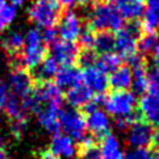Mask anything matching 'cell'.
Here are the masks:
<instances>
[{"label":"cell","mask_w":159,"mask_h":159,"mask_svg":"<svg viewBox=\"0 0 159 159\" xmlns=\"http://www.w3.org/2000/svg\"><path fill=\"white\" fill-rule=\"evenodd\" d=\"M152 159H159V155H155V157L152 155Z\"/></svg>","instance_id":"7dc6e473"},{"label":"cell","mask_w":159,"mask_h":159,"mask_svg":"<svg viewBox=\"0 0 159 159\" xmlns=\"http://www.w3.org/2000/svg\"><path fill=\"white\" fill-rule=\"evenodd\" d=\"M59 128L74 141L82 142L87 137L86 117L74 108H62L59 113Z\"/></svg>","instance_id":"5b68a950"},{"label":"cell","mask_w":159,"mask_h":159,"mask_svg":"<svg viewBox=\"0 0 159 159\" xmlns=\"http://www.w3.org/2000/svg\"><path fill=\"white\" fill-rule=\"evenodd\" d=\"M130 70H132V88L135 93H145L147 91V69L138 55L130 58Z\"/></svg>","instance_id":"5bb4252c"},{"label":"cell","mask_w":159,"mask_h":159,"mask_svg":"<svg viewBox=\"0 0 159 159\" xmlns=\"http://www.w3.org/2000/svg\"><path fill=\"white\" fill-rule=\"evenodd\" d=\"M30 21L38 26L53 28L61 19V5L55 0H33L28 9Z\"/></svg>","instance_id":"3957f363"},{"label":"cell","mask_w":159,"mask_h":159,"mask_svg":"<svg viewBox=\"0 0 159 159\" xmlns=\"http://www.w3.org/2000/svg\"><path fill=\"white\" fill-rule=\"evenodd\" d=\"M58 30L55 29V28L53 26V28H46V29L43 30V33H42V39H43V43L45 45H52L54 43V42H57L58 41Z\"/></svg>","instance_id":"836d02e7"},{"label":"cell","mask_w":159,"mask_h":159,"mask_svg":"<svg viewBox=\"0 0 159 159\" xmlns=\"http://www.w3.org/2000/svg\"><path fill=\"white\" fill-rule=\"evenodd\" d=\"M139 112L151 126H159V95L146 93L139 101Z\"/></svg>","instance_id":"9a60e30c"},{"label":"cell","mask_w":159,"mask_h":159,"mask_svg":"<svg viewBox=\"0 0 159 159\" xmlns=\"http://www.w3.org/2000/svg\"><path fill=\"white\" fill-rule=\"evenodd\" d=\"M16 17V8L7 0H0V32L8 28Z\"/></svg>","instance_id":"83f0119b"},{"label":"cell","mask_w":159,"mask_h":159,"mask_svg":"<svg viewBox=\"0 0 159 159\" xmlns=\"http://www.w3.org/2000/svg\"><path fill=\"white\" fill-rule=\"evenodd\" d=\"M24 2L25 0H9V4L13 5V7L16 8V7H20V5L24 4Z\"/></svg>","instance_id":"ee69618b"},{"label":"cell","mask_w":159,"mask_h":159,"mask_svg":"<svg viewBox=\"0 0 159 159\" xmlns=\"http://www.w3.org/2000/svg\"><path fill=\"white\" fill-rule=\"evenodd\" d=\"M86 124L87 129L92 133L93 137H101L107 135L111 130V118L105 113V111L100 109V108H95V109L86 112Z\"/></svg>","instance_id":"4fadbf2b"},{"label":"cell","mask_w":159,"mask_h":159,"mask_svg":"<svg viewBox=\"0 0 159 159\" xmlns=\"http://www.w3.org/2000/svg\"><path fill=\"white\" fill-rule=\"evenodd\" d=\"M82 83V71L74 66L62 67L55 75V84L61 89H70Z\"/></svg>","instance_id":"d6986e66"},{"label":"cell","mask_w":159,"mask_h":159,"mask_svg":"<svg viewBox=\"0 0 159 159\" xmlns=\"http://www.w3.org/2000/svg\"><path fill=\"white\" fill-rule=\"evenodd\" d=\"M89 26L98 32H118L124 25V19L112 4L103 3L92 8L89 13Z\"/></svg>","instance_id":"6da1fadb"},{"label":"cell","mask_w":159,"mask_h":159,"mask_svg":"<svg viewBox=\"0 0 159 159\" xmlns=\"http://www.w3.org/2000/svg\"><path fill=\"white\" fill-rule=\"evenodd\" d=\"M78 62L80 63L83 69H87V67H91L96 63V55L93 52H91V50H84V52L79 54Z\"/></svg>","instance_id":"4dcf8cb0"},{"label":"cell","mask_w":159,"mask_h":159,"mask_svg":"<svg viewBox=\"0 0 159 159\" xmlns=\"http://www.w3.org/2000/svg\"><path fill=\"white\" fill-rule=\"evenodd\" d=\"M103 105L105 113L116 118L129 117L134 115L137 107V98L130 91H115L107 98H103Z\"/></svg>","instance_id":"277c9868"},{"label":"cell","mask_w":159,"mask_h":159,"mask_svg":"<svg viewBox=\"0 0 159 159\" xmlns=\"http://www.w3.org/2000/svg\"><path fill=\"white\" fill-rule=\"evenodd\" d=\"M126 157L129 159H152L151 152L147 149H133Z\"/></svg>","instance_id":"8d00e7d4"},{"label":"cell","mask_w":159,"mask_h":159,"mask_svg":"<svg viewBox=\"0 0 159 159\" xmlns=\"http://www.w3.org/2000/svg\"><path fill=\"white\" fill-rule=\"evenodd\" d=\"M109 79V86L115 91H128L132 87V70L130 67L121 66L120 69L112 72Z\"/></svg>","instance_id":"603a6c76"},{"label":"cell","mask_w":159,"mask_h":159,"mask_svg":"<svg viewBox=\"0 0 159 159\" xmlns=\"http://www.w3.org/2000/svg\"><path fill=\"white\" fill-rule=\"evenodd\" d=\"M8 96H9L8 84H5L4 82H0V112L4 111V107H5V103H7V100H8Z\"/></svg>","instance_id":"74e56055"},{"label":"cell","mask_w":159,"mask_h":159,"mask_svg":"<svg viewBox=\"0 0 159 159\" xmlns=\"http://www.w3.org/2000/svg\"><path fill=\"white\" fill-rule=\"evenodd\" d=\"M98 0H79V3L83 4V5H87V4H92V3H96Z\"/></svg>","instance_id":"f6af8a7d"},{"label":"cell","mask_w":159,"mask_h":159,"mask_svg":"<svg viewBox=\"0 0 159 159\" xmlns=\"http://www.w3.org/2000/svg\"><path fill=\"white\" fill-rule=\"evenodd\" d=\"M99 150L101 159H124L121 142L116 135L111 133H108L103 137Z\"/></svg>","instance_id":"44dd1931"},{"label":"cell","mask_w":159,"mask_h":159,"mask_svg":"<svg viewBox=\"0 0 159 159\" xmlns=\"http://www.w3.org/2000/svg\"><path fill=\"white\" fill-rule=\"evenodd\" d=\"M96 66L99 67L101 71L107 72H113L116 71L117 69L121 67V57L118 55L117 53H107L103 54L99 59H96Z\"/></svg>","instance_id":"4316f807"},{"label":"cell","mask_w":159,"mask_h":159,"mask_svg":"<svg viewBox=\"0 0 159 159\" xmlns=\"http://www.w3.org/2000/svg\"><path fill=\"white\" fill-rule=\"evenodd\" d=\"M152 61H154V69L159 71V45L152 53Z\"/></svg>","instance_id":"ab89813d"},{"label":"cell","mask_w":159,"mask_h":159,"mask_svg":"<svg viewBox=\"0 0 159 159\" xmlns=\"http://www.w3.org/2000/svg\"><path fill=\"white\" fill-rule=\"evenodd\" d=\"M9 92L16 98L25 100L33 92V78L24 67L13 66L9 74Z\"/></svg>","instance_id":"52a82bcc"},{"label":"cell","mask_w":159,"mask_h":159,"mask_svg":"<svg viewBox=\"0 0 159 159\" xmlns=\"http://www.w3.org/2000/svg\"><path fill=\"white\" fill-rule=\"evenodd\" d=\"M147 91L159 95V71L155 69L147 71Z\"/></svg>","instance_id":"f546056e"},{"label":"cell","mask_w":159,"mask_h":159,"mask_svg":"<svg viewBox=\"0 0 159 159\" xmlns=\"http://www.w3.org/2000/svg\"><path fill=\"white\" fill-rule=\"evenodd\" d=\"M79 159H101L99 147L91 146L87 149H80V158Z\"/></svg>","instance_id":"e575fe53"},{"label":"cell","mask_w":159,"mask_h":159,"mask_svg":"<svg viewBox=\"0 0 159 159\" xmlns=\"http://www.w3.org/2000/svg\"><path fill=\"white\" fill-rule=\"evenodd\" d=\"M4 111H5L7 116L12 121H15V120H24V118H26V112L28 111L25 108L24 100L16 98V96L12 95L11 92H9L7 103H5Z\"/></svg>","instance_id":"cb8c5ba5"},{"label":"cell","mask_w":159,"mask_h":159,"mask_svg":"<svg viewBox=\"0 0 159 159\" xmlns=\"http://www.w3.org/2000/svg\"><path fill=\"white\" fill-rule=\"evenodd\" d=\"M82 30H83L82 22L76 12L67 11V12H65L61 16L58 36L62 38V41H69V42L76 41Z\"/></svg>","instance_id":"8fae6325"},{"label":"cell","mask_w":159,"mask_h":159,"mask_svg":"<svg viewBox=\"0 0 159 159\" xmlns=\"http://www.w3.org/2000/svg\"><path fill=\"white\" fill-rule=\"evenodd\" d=\"M82 82L84 86L91 89L92 93H98V96L103 95L109 86L108 75L96 65L84 69V71L82 72Z\"/></svg>","instance_id":"7c38bea8"},{"label":"cell","mask_w":159,"mask_h":159,"mask_svg":"<svg viewBox=\"0 0 159 159\" xmlns=\"http://www.w3.org/2000/svg\"><path fill=\"white\" fill-rule=\"evenodd\" d=\"M62 111V103H52L38 107L33 112L37 116L39 125L53 135L59 133V113Z\"/></svg>","instance_id":"ba28073f"},{"label":"cell","mask_w":159,"mask_h":159,"mask_svg":"<svg viewBox=\"0 0 159 159\" xmlns=\"http://www.w3.org/2000/svg\"><path fill=\"white\" fill-rule=\"evenodd\" d=\"M0 159H8V154H7V151L4 150L3 143H2V138H0Z\"/></svg>","instance_id":"7bdbcfd3"},{"label":"cell","mask_w":159,"mask_h":159,"mask_svg":"<svg viewBox=\"0 0 159 159\" xmlns=\"http://www.w3.org/2000/svg\"><path fill=\"white\" fill-rule=\"evenodd\" d=\"M52 58L62 67L72 66L75 62H78L79 58V48L75 42L69 41H57L52 45Z\"/></svg>","instance_id":"30bf717a"},{"label":"cell","mask_w":159,"mask_h":159,"mask_svg":"<svg viewBox=\"0 0 159 159\" xmlns=\"http://www.w3.org/2000/svg\"><path fill=\"white\" fill-rule=\"evenodd\" d=\"M46 45L43 43L42 33L38 29H30L25 36V43L20 54V62L24 67L33 71L46 58Z\"/></svg>","instance_id":"7a4b0ae2"},{"label":"cell","mask_w":159,"mask_h":159,"mask_svg":"<svg viewBox=\"0 0 159 159\" xmlns=\"http://www.w3.org/2000/svg\"><path fill=\"white\" fill-rule=\"evenodd\" d=\"M93 38H95V34L92 30H82L78 37V41L86 50H89L93 45Z\"/></svg>","instance_id":"d6a6232c"},{"label":"cell","mask_w":159,"mask_h":159,"mask_svg":"<svg viewBox=\"0 0 159 159\" xmlns=\"http://www.w3.org/2000/svg\"><path fill=\"white\" fill-rule=\"evenodd\" d=\"M146 8V0H118L116 3V9L122 19L135 21L143 15Z\"/></svg>","instance_id":"ac0fdd59"},{"label":"cell","mask_w":159,"mask_h":159,"mask_svg":"<svg viewBox=\"0 0 159 159\" xmlns=\"http://www.w3.org/2000/svg\"><path fill=\"white\" fill-rule=\"evenodd\" d=\"M59 70V65L52 58V57H46L41 63H39L34 70H33V79H36L38 83L42 82H50V79L55 78L57 72Z\"/></svg>","instance_id":"7402d4cb"},{"label":"cell","mask_w":159,"mask_h":159,"mask_svg":"<svg viewBox=\"0 0 159 159\" xmlns=\"http://www.w3.org/2000/svg\"><path fill=\"white\" fill-rule=\"evenodd\" d=\"M138 36L139 25L130 24L126 28H121L115 37V49L120 57H124L128 61L137 55L138 50Z\"/></svg>","instance_id":"8992f818"},{"label":"cell","mask_w":159,"mask_h":159,"mask_svg":"<svg viewBox=\"0 0 159 159\" xmlns=\"http://www.w3.org/2000/svg\"><path fill=\"white\" fill-rule=\"evenodd\" d=\"M25 37L19 30H12L5 34L2 39V48L7 53L12 61H20V54L24 49Z\"/></svg>","instance_id":"e0dca14e"},{"label":"cell","mask_w":159,"mask_h":159,"mask_svg":"<svg viewBox=\"0 0 159 159\" xmlns=\"http://www.w3.org/2000/svg\"><path fill=\"white\" fill-rule=\"evenodd\" d=\"M39 159H59L57 155H54L50 150H45L39 154Z\"/></svg>","instance_id":"f35d334b"},{"label":"cell","mask_w":159,"mask_h":159,"mask_svg":"<svg viewBox=\"0 0 159 159\" xmlns=\"http://www.w3.org/2000/svg\"><path fill=\"white\" fill-rule=\"evenodd\" d=\"M142 28L146 33H155L159 28V7L147 4L142 15Z\"/></svg>","instance_id":"d4e9b609"},{"label":"cell","mask_w":159,"mask_h":159,"mask_svg":"<svg viewBox=\"0 0 159 159\" xmlns=\"http://www.w3.org/2000/svg\"><path fill=\"white\" fill-rule=\"evenodd\" d=\"M92 48L96 53H100L101 55L112 53V50L115 49V37L108 32H99L98 34H95Z\"/></svg>","instance_id":"484cf974"},{"label":"cell","mask_w":159,"mask_h":159,"mask_svg":"<svg viewBox=\"0 0 159 159\" xmlns=\"http://www.w3.org/2000/svg\"><path fill=\"white\" fill-rule=\"evenodd\" d=\"M92 99H93V93L91 92V89L84 86L83 83L67 89V92H66V101L74 109H75V108L86 107L88 103L92 101Z\"/></svg>","instance_id":"ffe728a7"},{"label":"cell","mask_w":159,"mask_h":159,"mask_svg":"<svg viewBox=\"0 0 159 159\" xmlns=\"http://www.w3.org/2000/svg\"><path fill=\"white\" fill-rule=\"evenodd\" d=\"M152 126L145 121H134L128 129L126 141L133 149H146L152 142Z\"/></svg>","instance_id":"9c48e42d"},{"label":"cell","mask_w":159,"mask_h":159,"mask_svg":"<svg viewBox=\"0 0 159 159\" xmlns=\"http://www.w3.org/2000/svg\"><path fill=\"white\" fill-rule=\"evenodd\" d=\"M50 151L57 157H62L66 159H72L76 155L78 147L74 139L65 133H57L53 135L52 142H50Z\"/></svg>","instance_id":"2e32d148"},{"label":"cell","mask_w":159,"mask_h":159,"mask_svg":"<svg viewBox=\"0 0 159 159\" xmlns=\"http://www.w3.org/2000/svg\"><path fill=\"white\" fill-rule=\"evenodd\" d=\"M26 125H28L26 118H24V120H15L11 122V132H12L15 138L22 137V134H24L26 130Z\"/></svg>","instance_id":"1f68e13d"},{"label":"cell","mask_w":159,"mask_h":159,"mask_svg":"<svg viewBox=\"0 0 159 159\" xmlns=\"http://www.w3.org/2000/svg\"><path fill=\"white\" fill-rule=\"evenodd\" d=\"M107 2H108V4H116L118 0H107Z\"/></svg>","instance_id":"bcb514c9"},{"label":"cell","mask_w":159,"mask_h":159,"mask_svg":"<svg viewBox=\"0 0 159 159\" xmlns=\"http://www.w3.org/2000/svg\"><path fill=\"white\" fill-rule=\"evenodd\" d=\"M55 2L58 3L59 5H62V7L70 8V7H72V5L76 3V0H55Z\"/></svg>","instance_id":"b9f144b4"},{"label":"cell","mask_w":159,"mask_h":159,"mask_svg":"<svg viewBox=\"0 0 159 159\" xmlns=\"http://www.w3.org/2000/svg\"><path fill=\"white\" fill-rule=\"evenodd\" d=\"M158 45H159V38L155 33H146L145 36L138 38V50L143 54L154 53Z\"/></svg>","instance_id":"f1b7e54d"},{"label":"cell","mask_w":159,"mask_h":159,"mask_svg":"<svg viewBox=\"0 0 159 159\" xmlns=\"http://www.w3.org/2000/svg\"><path fill=\"white\" fill-rule=\"evenodd\" d=\"M124 159H129V158H128V157H125V158H124Z\"/></svg>","instance_id":"c3c4849f"},{"label":"cell","mask_w":159,"mask_h":159,"mask_svg":"<svg viewBox=\"0 0 159 159\" xmlns=\"http://www.w3.org/2000/svg\"><path fill=\"white\" fill-rule=\"evenodd\" d=\"M135 115H132V116H129V117H121V118H116V128L120 130V132H125V130H128L129 126L132 125L134 121H137L135 120Z\"/></svg>","instance_id":"d590c367"},{"label":"cell","mask_w":159,"mask_h":159,"mask_svg":"<svg viewBox=\"0 0 159 159\" xmlns=\"http://www.w3.org/2000/svg\"><path fill=\"white\" fill-rule=\"evenodd\" d=\"M151 143L154 145V149L159 152V128H158L157 132L152 134V142H151Z\"/></svg>","instance_id":"60d3db41"}]
</instances>
